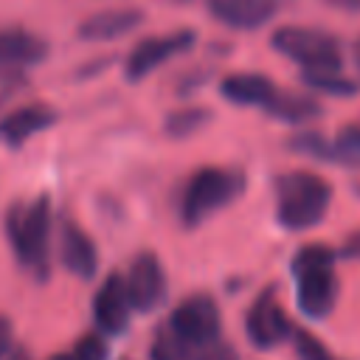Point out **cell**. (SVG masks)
Instances as JSON below:
<instances>
[{"label": "cell", "instance_id": "5b68a950", "mask_svg": "<svg viewBox=\"0 0 360 360\" xmlns=\"http://www.w3.org/2000/svg\"><path fill=\"white\" fill-rule=\"evenodd\" d=\"M270 48L301 70L343 68V42L332 31L315 25H278L270 34Z\"/></svg>", "mask_w": 360, "mask_h": 360}, {"label": "cell", "instance_id": "7a4b0ae2", "mask_svg": "<svg viewBox=\"0 0 360 360\" xmlns=\"http://www.w3.org/2000/svg\"><path fill=\"white\" fill-rule=\"evenodd\" d=\"M332 202V186L312 172H287L276 177V219L287 231L315 228Z\"/></svg>", "mask_w": 360, "mask_h": 360}, {"label": "cell", "instance_id": "52a82bcc", "mask_svg": "<svg viewBox=\"0 0 360 360\" xmlns=\"http://www.w3.org/2000/svg\"><path fill=\"white\" fill-rule=\"evenodd\" d=\"M169 329H174L191 346H208L219 338V307L211 295H191L180 301L169 318Z\"/></svg>", "mask_w": 360, "mask_h": 360}, {"label": "cell", "instance_id": "7c38bea8", "mask_svg": "<svg viewBox=\"0 0 360 360\" xmlns=\"http://www.w3.org/2000/svg\"><path fill=\"white\" fill-rule=\"evenodd\" d=\"M48 53H51V45L45 37L20 25L0 28V70L37 68L48 59Z\"/></svg>", "mask_w": 360, "mask_h": 360}, {"label": "cell", "instance_id": "ba28073f", "mask_svg": "<svg viewBox=\"0 0 360 360\" xmlns=\"http://www.w3.org/2000/svg\"><path fill=\"white\" fill-rule=\"evenodd\" d=\"M124 287H127V298H129L132 309H138V312L158 309L166 298V273H163L160 259L152 250L138 253L127 270Z\"/></svg>", "mask_w": 360, "mask_h": 360}, {"label": "cell", "instance_id": "f1b7e54d", "mask_svg": "<svg viewBox=\"0 0 360 360\" xmlns=\"http://www.w3.org/2000/svg\"><path fill=\"white\" fill-rule=\"evenodd\" d=\"M340 253H343V256H352V259H360V231L346 239V245H343Z\"/></svg>", "mask_w": 360, "mask_h": 360}, {"label": "cell", "instance_id": "484cf974", "mask_svg": "<svg viewBox=\"0 0 360 360\" xmlns=\"http://www.w3.org/2000/svg\"><path fill=\"white\" fill-rule=\"evenodd\" d=\"M197 360H239V354H236V352H233L228 343L214 340V343L202 346V354H200Z\"/></svg>", "mask_w": 360, "mask_h": 360}, {"label": "cell", "instance_id": "4dcf8cb0", "mask_svg": "<svg viewBox=\"0 0 360 360\" xmlns=\"http://www.w3.org/2000/svg\"><path fill=\"white\" fill-rule=\"evenodd\" d=\"M349 56H352V65H354V70H357V76H360V34L354 37V42H352V48H349Z\"/></svg>", "mask_w": 360, "mask_h": 360}, {"label": "cell", "instance_id": "2e32d148", "mask_svg": "<svg viewBox=\"0 0 360 360\" xmlns=\"http://www.w3.org/2000/svg\"><path fill=\"white\" fill-rule=\"evenodd\" d=\"M270 118L290 124V127H307L312 121H318L323 115V107L315 96L309 93H292V90H278L267 98V104L262 107Z\"/></svg>", "mask_w": 360, "mask_h": 360}, {"label": "cell", "instance_id": "44dd1931", "mask_svg": "<svg viewBox=\"0 0 360 360\" xmlns=\"http://www.w3.org/2000/svg\"><path fill=\"white\" fill-rule=\"evenodd\" d=\"M194 349H197V346H191V343L183 340L174 329L166 326V329H160V332L155 335L149 354H152V360H197Z\"/></svg>", "mask_w": 360, "mask_h": 360}, {"label": "cell", "instance_id": "603a6c76", "mask_svg": "<svg viewBox=\"0 0 360 360\" xmlns=\"http://www.w3.org/2000/svg\"><path fill=\"white\" fill-rule=\"evenodd\" d=\"M292 343H295V354L298 360H338L312 332H304V329H292Z\"/></svg>", "mask_w": 360, "mask_h": 360}, {"label": "cell", "instance_id": "ac0fdd59", "mask_svg": "<svg viewBox=\"0 0 360 360\" xmlns=\"http://www.w3.org/2000/svg\"><path fill=\"white\" fill-rule=\"evenodd\" d=\"M301 84L309 93L332 96V98H352L357 96L360 84L343 76V68H321V70H301Z\"/></svg>", "mask_w": 360, "mask_h": 360}, {"label": "cell", "instance_id": "1f68e13d", "mask_svg": "<svg viewBox=\"0 0 360 360\" xmlns=\"http://www.w3.org/2000/svg\"><path fill=\"white\" fill-rule=\"evenodd\" d=\"M11 360H31V357H28V352H25V349H17V352L11 354Z\"/></svg>", "mask_w": 360, "mask_h": 360}, {"label": "cell", "instance_id": "8fae6325", "mask_svg": "<svg viewBox=\"0 0 360 360\" xmlns=\"http://www.w3.org/2000/svg\"><path fill=\"white\" fill-rule=\"evenodd\" d=\"M143 22H146V14L135 6L104 8V11H93L90 17H84L76 28V37L84 42H115L138 31Z\"/></svg>", "mask_w": 360, "mask_h": 360}, {"label": "cell", "instance_id": "9a60e30c", "mask_svg": "<svg viewBox=\"0 0 360 360\" xmlns=\"http://www.w3.org/2000/svg\"><path fill=\"white\" fill-rule=\"evenodd\" d=\"M217 90H219V96L228 104H236V107H264L267 98L276 93V84L264 73L242 70V73L222 76L219 84H217Z\"/></svg>", "mask_w": 360, "mask_h": 360}, {"label": "cell", "instance_id": "4fadbf2b", "mask_svg": "<svg viewBox=\"0 0 360 360\" xmlns=\"http://www.w3.org/2000/svg\"><path fill=\"white\" fill-rule=\"evenodd\" d=\"M129 298L121 276H107L93 298V318L104 335H121L129 326Z\"/></svg>", "mask_w": 360, "mask_h": 360}, {"label": "cell", "instance_id": "8992f818", "mask_svg": "<svg viewBox=\"0 0 360 360\" xmlns=\"http://www.w3.org/2000/svg\"><path fill=\"white\" fill-rule=\"evenodd\" d=\"M197 45V31L194 28H174L166 34H155L141 39L124 59V79L129 84L143 82L146 76H152L158 68H163L166 62L188 53Z\"/></svg>", "mask_w": 360, "mask_h": 360}, {"label": "cell", "instance_id": "f546056e", "mask_svg": "<svg viewBox=\"0 0 360 360\" xmlns=\"http://www.w3.org/2000/svg\"><path fill=\"white\" fill-rule=\"evenodd\" d=\"M332 8L346 11V14H360V0H326Z\"/></svg>", "mask_w": 360, "mask_h": 360}, {"label": "cell", "instance_id": "9c48e42d", "mask_svg": "<svg viewBox=\"0 0 360 360\" xmlns=\"http://www.w3.org/2000/svg\"><path fill=\"white\" fill-rule=\"evenodd\" d=\"M245 332H248V340L259 349H273L290 338L292 323L284 315V309L278 307L273 290H264L253 301V307L248 309V318H245Z\"/></svg>", "mask_w": 360, "mask_h": 360}, {"label": "cell", "instance_id": "d6a6232c", "mask_svg": "<svg viewBox=\"0 0 360 360\" xmlns=\"http://www.w3.org/2000/svg\"><path fill=\"white\" fill-rule=\"evenodd\" d=\"M51 360H70V354H56V357H51Z\"/></svg>", "mask_w": 360, "mask_h": 360}, {"label": "cell", "instance_id": "5bb4252c", "mask_svg": "<svg viewBox=\"0 0 360 360\" xmlns=\"http://www.w3.org/2000/svg\"><path fill=\"white\" fill-rule=\"evenodd\" d=\"M56 124V110L48 107V104H25V107H17L11 110L8 115L0 118V141L6 146H22L28 138L45 132L48 127Z\"/></svg>", "mask_w": 360, "mask_h": 360}, {"label": "cell", "instance_id": "30bf717a", "mask_svg": "<svg viewBox=\"0 0 360 360\" xmlns=\"http://www.w3.org/2000/svg\"><path fill=\"white\" fill-rule=\"evenodd\" d=\"M205 11L222 28L256 31L281 11V0H205Z\"/></svg>", "mask_w": 360, "mask_h": 360}, {"label": "cell", "instance_id": "e0dca14e", "mask_svg": "<svg viewBox=\"0 0 360 360\" xmlns=\"http://www.w3.org/2000/svg\"><path fill=\"white\" fill-rule=\"evenodd\" d=\"M59 253L65 267L79 276V278H93L98 270V253L93 239L76 225V222H65L62 233H59Z\"/></svg>", "mask_w": 360, "mask_h": 360}, {"label": "cell", "instance_id": "e575fe53", "mask_svg": "<svg viewBox=\"0 0 360 360\" xmlns=\"http://www.w3.org/2000/svg\"><path fill=\"white\" fill-rule=\"evenodd\" d=\"M357 197H360V186H357Z\"/></svg>", "mask_w": 360, "mask_h": 360}, {"label": "cell", "instance_id": "7402d4cb", "mask_svg": "<svg viewBox=\"0 0 360 360\" xmlns=\"http://www.w3.org/2000/svg\"><path fill=\"white\" fill-rule=\"evenodd\" d=\"M287 146L292 152H298V155H307V158H315V160L329 163V141H326V135H321L315 129H304V132L290 135Z\"/></svg>", "mask_w": 360, "mask_h": 360}, {"label": "cell", "instance_id": "cb8c5ba5", "mask_svg": "<svg viewBox=\"0 0 360 360\" xmlns=\"http://www.w3.org/2000/svg\"><path fill=\"white\" fill-rule=\"evenodd\" d=\"M70 360H107V343L101 340V335H84L73 346Z\"/></svg>", "mask_w": 360, "mask_h": 360}, {"label": "cell", "instance_id": "d4e9b609", "mask_svg": "<svg viewBox=\"0 0 360 360\" xmlns=\"http://www.w3.org/2000/svg\"><path fill=\"white\" fill-rule=\"evenodd\" d=\"M208 79H211V70H205V68L188 70V73L180 76V82H177V93H180V96H191V93H197Z\"/></svg>", "mask_w": 360, "mask_h": 360}, {"label": "cell", "instance_id": "4316f807", "mask_svg": "<svg viewBox=\"0 0 360 360\" xmlns=\"http://www.w3.org/2000/svg\"><path fill=\"white\" fill-rule=\"evenodd\" d=\"M11 343H14V326L6 315H0V360L11 352Z\"/></svg>", "mask_w": 360, "mask_h": 360}, {"label": "cell", "instance_id": "836d02e7", "mask_svg": "<svg viewBox=\"0 0 360 360\" xmlns=\"http://www.w3.org/2000/svg\"><path fill=\"white\" fill-rule=\"evenodd\" d=\"M174 3H191V0H174Z\"/></svg>", "mask_w": 360, "mask_h": 360}, {"label": "cell", "instance_id": "6da1fadb", "mask_svg": "<svg viewBox=\"0 0 360 360\" xmlns=\"http://www.w3.org/2000/svg\"><path fill=\"white\" fill-rule=\"evenodd\" d=\"M338 253L323 245H307L292 256V278H295V304L301 315L312 321H323L338 301V276H335Z\"/></svg>", "mask_w": 360, "mask_h": 360}, {"label": "cell", "instance_id": "3957f363", "mask_svg": "<svg viewBox=\"0 0 360 360\" xmlns=\"http://www.w3.org/2000/svg\"><path fill=\"white\" fill-rule=\"evenodd\" d=\"M245 188V174L239 169H222V166H202L197 169L180 197V219L186 228L202 225L211 214L222 211L228 202H233Z\"/></svg>", "mask_w": 360, "mask_h": 360}, {"label": "cell", "instance_id": "d6986e66", "mask_svg": "<svg viewBox=\"0 0 360 360\" xmlns=\"http://www.w3.org/2000/svg\"><path fill=\"white\" fill-rule=\"evenodd\" d=\"M214 112L202 104H188V107H180V110H172L166 118H163V132L174 141H183V138H191L197 135L200 129H205L211 124Z\"/></svg>", "mask_w": 360, "mask_h": 360}, {"label": "cell", "instance_id": "ffe728a7", "mask_svg": "<svg viewBox=\"0 0 360 360\" xmlns=\"http://www.w3.org/2000/svg\"><path fill=\"white\" fill-rule=\"evenodd\" d=\"M329 163L346 166V169H360V124L343 127L329 141Z\"/></svg>", "mask_w": 360, "mask_h": 360}, {"label": "cell", "instance_id": "83f0119b", "mask_svg": "<svg viewBox=\"0 0 360 360\" xmlns=\"http://www.w3.org/2000/svg\"><path fill=\"white\" fill-rule=\"evenodd\" d=\"M112 62H115V53H107L104 59H93L90 65H82V68L76 70V76H79V79H90V73H98V70H107V68H110Z\"/></svg>", "mask_w": 360, "mask_h": 360}, {"label": "cell", "instance_id": "277c9868", "mask_svg": "<svg viewBox=\"0 0 360 360\" xmlns=\"http://www.w3.org/2000/svg\"><path fill=\"white\" fill-rule=\"evenodd\" d=\"M6 236L22 267L34 273L48 270V242H51V202L37 197L28 205H14L6 217Z\"/></svg>", "mask_w": 360, "mask_h": 360}]
</instances>
